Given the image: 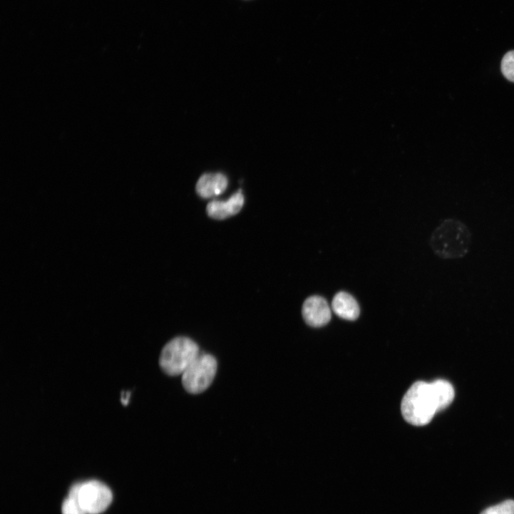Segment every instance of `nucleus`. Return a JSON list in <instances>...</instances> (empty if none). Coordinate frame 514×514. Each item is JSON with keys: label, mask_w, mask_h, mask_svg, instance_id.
<instances>
[{"label": "nucleus", "mask_w": 514, "mask_h": 514, "mask_svg": "<svg viewBox=\"0 0 514 514\" xmlns=\"http://www.w3.org/2000/svg\"><path fill=\"white\" fill-rule=\"evenodd\" d=\"M473 242L469 227L456 218L443 220L433 231L429 240L433 254L443 260L464 258L470 252Z\"/></svg>", "instance_id": "obj_1"}, {"label": "nucleus", "mask_w": 514, "mask_h": 514, "mask_svg": "<svg viewBox=\"0 0 514 514\" xmlns=\"http://www.w3.org/2000/svg\"><path fill=\"white\" fill-rule=\"evenodd\" d=\"M401 409L404 419L413 426L430 423L434 415L442 411L433 382L414 383L404 395Z\"/></svg>", "instance_id": "obj_2"}, {"label": "nucleus", "mask_w": 514, "mask_h": 514, "mask_svg": "<svg viewBox=\"0 0 514 514\" xmlns=\"http://www.w3.org/2000/svg\"><path fill=\"white\" fill-rule=\"evenodd\" d=\"M200 354V347L193 340L185 336L176 337L163 348L160 365L169 376L183 375Z\"/></svg>", "instance_id": "obj_3"}, {"label": "nucleus", "mask_w": 514, "mask_h": 514, "mask_svg": "<svg viewBox=\"0 0 514 514\" xmlns=\"http://www.w3.org/2000/svg\"><path fill=\"white\" fill-rule=\"evenodd\" d=\"M217 371V361L209 354H201L183 374L182 381L190 394L206 391L213 382Z\"/></svg>", "instance_id": "obj_4"}, {"label": "nucleus", "mask_w": 514, "mask_h": 514, "mask_svg": "<svg viewBox=\"0 0 514 514\" xmlns=\"http://www.w3.org/2000/svg\"><path fill=\"white\" fill-rule=\"evenodd\" d=\"M78 498L87 513L98 514L105 511L110 505L113 493L103 483L91 480L81 483Z\"/></svg>", "instance_id": "obj_5"}, {"label": "nucleus", "mask_w": 514, "mask_h": 514, "mask_svg": "<svg viewBox=\"0 0 514 514\" xmlns=\"http://www.w3.org/2000/svg\"><path fill=\"white\" fill-rule=\"evenodd\" d=\"M302 316L308 325L321 327L329 322L331 312L324 298L320 296H312L307 298L303 304Z\"/></svg>", "instance_id": "obj_6"}, {"label": "nucleus", "mask_w": 514, "mask_h": 514, "mask_svg": "<svg viewBox=\"0 0 514 514\" xmlns=\"http://www.w3.org/2000/svg\"><path fill=\"white\" fill-rule=\"evenodd\" d=\"M245 205L242 190L234 194L227 201L214 200L207 207L208 215L213 219L222 220L237 215Z\"/></svg>", "instance_id": "obj_7"}, {"label": "nucleus", "mask_w": 514, "mask_h": 514, "mask_svg": "<svg viewBox=\"0 0 514 514\" xmlns=\"http://www.w3.org/2000/svg\"><path fill=\"white\" fill-rule=\"evenodd\" d=\"M228 187V179L222 173L203 175L196 186L197 194L202 198L209 199L222 195Z\"/></svg>", "instance_id": "obj_8"}, {"label": "nucleus", "mask_w": 514, "mask_h": 514, "mask_svg": "<svg viewBox=\"0 0 514 514\" xmlns=\"http://www.w3.org/2000/svg\"><path fill=\"white\" fill-rule=\"evenodd\" d=\"M331 305L334 312L343 319L354 321L359 317V305L355 298L347 292L337 293Z\"/></svg>", "instance_id": "obj_9"}, {"label": "nucleus", "mask_w": 514, "mask_h": 514, "mask_svg": "<svg viewBox=\"0 0 514 514\" xmlns=\"http://www.w3.org/2000/svg\"><path fill=\"white\" fill-rule=\"evenodd\" d=\"M81 483L76 484L71 488L69 496L65 500L63 505V514H88L82 508L78 492Z\"/></svg>", "instance_id": "obj_10"}, {"label": "nucleus", "mask_w": 514, "mask_h": 514, "mask_svg": "<svg viewBox=\"0 0 514 514\" xmlns=\"http://www.w3.org/2000/svg\"><path fill=\"white\" fill-rule=\"evenodd\" d=\"M501 72L509 81L514 83V51L508 52L501 61Z\"/></svg>", "instance_id": "obj_11"}, {"label": "nucleus", "mask_w": 514, "mask_h": 514, "mask_svg": "<svg viewBox=\"0 0 514 514\" xmlns=\"http://www.w3.org/2000/svg\"><path fill=\"white\" fill-rule=\"evenodd\" d=\"M480 514H514V500H508L489 507Z\"/></svg>", "instance_id": "obj_12"}]
</instances>
